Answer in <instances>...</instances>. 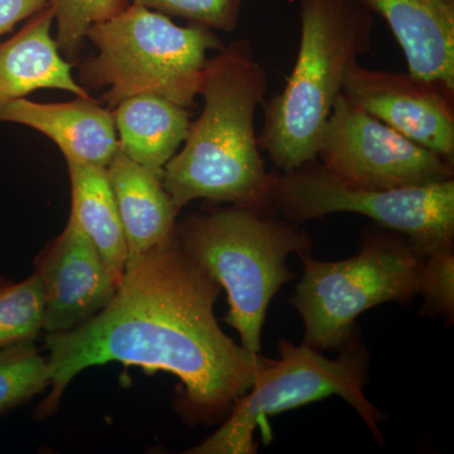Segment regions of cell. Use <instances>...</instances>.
<instances>
[{"mask_svg":"<svg viewBox=\"0 0 454 454\" xmlns=\"http://www.w3.org/2000/svg\"><path fill=\"white\" fill-rule=\"evenodd\" d=\"M55 20L46 7L29 18L11 40L0 44V109L38 89H59L90 98L88 89L74 82L73 64L59 52L51 35Z\"/></svg>","mask_w":454,"mask_h":454,"instance_id":"9a60e30c","label":"cell"},{"mask_svg":"<svg viewBox=\"0 0 454 454\" xmlns=\"http://www.w3.org/2000/svg\"><path fill=\"white\" fill-rule=\"evenodd\" d=\"M0 121L41 131L59 145L66 160L107 167L119 149L113 113L91 97L59 104L17 98L0 109Z\"/></svg>","mask_w":454,"mask_h":454,"instance_id":"4fadbf2b","label":"cell"},{"mask_svg":"<svg viewBox=\"0 0 454 454\" xmlns=\"http://www.w3.org/2000/svg\"><path fill=\"white\" fill-rule=\"evenodd\" d=\"M360 247L339 262L300 255L304 274L291 303L303 319V343L310 348H340L354 339L358 316L420 293L427 253L411 238L373 223Z\"/></svg>","mask_w":454,"mask_h":454,"instance_id":"8992f818","label":"cell"},{"mask_svg":"<svg viewBox=\"0 0 454 454\" xmlns=\"http://www.w3.org/2000/svg\"><path fill=\"white\" fill-rule=\"evenodd\" d=\"M130 0H50L59 52L70 64L79 59L90 27L124 11Z\"/></svg>","mask_w":454,"mask_h":454,"instance_id":"ffe728a7","label":"cell"},{"mask_svg":"<svg viewBox=\"0 0 454 454\" xmlns=\"http://www.w3.org/2000/svg\"><path fill=\"white\" fill-rule=\"evenodd\" d=\"M176 240L229 298L226 322L240 334L241 346L260 354L268 307L292 279L291 254H309L312 239L300 223L276 212L231 207L188 215L176 225Z\"/></svg>","mask_w":454,"mask_h":454,"instance_id":"277c9868","label":"cell"},{"mask_svg":"<svg viewBox=\"0 0 454 454\" xmlns=\"http://www.w3.org/2000/svg\"><path fill=\"white\" fill-rule=\"evenodd\" d=\"M220 288L176 236L128 262L106 309L74 330L44 337L51 390L38 413H55L66 387L83 370L121 363L177 376L191 419L214 423L227 417L271 360L221 330L214 312Z\"/></svg>","mask_w":454,"mask_h":454,"instance_id":"6da1fadb","label":"cell"},{"mask_svg":"<svg viewBox=\"0 0 454 454\" xmlns=\"http://www.w3.org/2000/svg\"><path fill=\"white\" fill-rule=\"evenodd\" d=\"M49 385V365L35 340L0 349V414L28 402Z\"/></svg>","mask_w":454,"mask_h":454,"instance_id":"d6986e66","label":"cell"},{"mask_svg":"<svg viewBox=\"0 0 454 454\" xmlns=\"http://www.w3.org/2000/svg\"><path fill=\"white\" fill-rule=\"evenodd\" d=\"M389 26L408 73L454 97V0H355Z\"/></svg>","mask_w":454,"mask_h":454,"instance_id":"7c38bea8","label":"cell"},{"mask_svg":"<svg viewBox=\"0 0 454 454\" xmlns=\"http://www.w3.org/2000/svg\"><path fill=\"white\" fill-rule=\"evenodd\" d=\"M343 97L413 140L454 163V97L409 73L372 70L355 62Z\"/></svg>","mask_w":454,"mask_h":454,"instance_id":"30bf717a","label":"cell"},{"mask_svg":"<svg viewBox=\"0 0 454 454\" xmlns=\"http://www.w3.org/2000/svg\"><path fill=\"white\" fill-rule=\"evenodd\" d=\"M43 321V286L37 270L22 282L0 279V349L35 340Z\"/></svg>","mask_w":454,"mask_h":454,"instance_id":"ac0fdd59","label":"cell"},{"mask_svg":"<svg viewBox=\"0 0 454 454\" xmlns=\"http://www.w3.org/2000/svg\"><path fill=\"white\" fill-rule=\"evenodd\" d=\"M35 270L43 286L46 334L85 324L106 309L119 288L73 215L64 232L40 256Z\"/></svg>","mask_w":454,"mask_h":454,"instance_id":"8fae6325","label":"cell"},{"mask_svg":"<svg viewBox=\"0 0 454 454\" xmlns=\"http://www.w3.org/2000/svg\"><path fill=\"white\" fill-rule=\"evenodd\" d=\"M128 244V262L175 239L179 210L163 173L134 162L118 149L106 167Z\"/></svg>","mask_w":454,"mask_h":454,"instance_id":"5bb4252c","label":"cell"},{"mask_svg":"<svg viewBox=\"0 0 454 454\" xmlns=\"http://www.w3.org/2000/svg\"><path fill=\"white\" fill-rule=\"evenodd\" d=\"M119 149L134 162L163 173L190 127L187 107L158 95H136L113 107Z\"/></svg>","mask_w":454,"mask_h":454,"instance_id":"2e32d148","label":"cell"},{"mask_svg":"<svg viewBox=\"0 0 454 454\" xmlns=\"http://www.w3.org/2000/svg\"><path fill=\"white\" fill-rule=\"evenodd\" d=\"M317 160L348 186L372 191L428 186L454 179V163L417 145L340 94Z\"/></svg>","mask_w":454,"mask_h":454,"instance_id":"9c48e42d","label":"cell"},{"mask_svg":"<svg viewBox=\"0 0 454 454\" xmlns=\"http://www.w3.org/2000/svg\"><path fill=\"white\" fill-rule=\"evenodd\" d=\"M420 295L424 303L420 315L454 318V247L427 254Z\"/></svg>","mask_w":454,"mask_h":454,"instance_id":"7402d4cb","label":"cell"},{"mask_svg":"<svg viewBox=\"0 0 454 454\" xmlns=\"http://www.w3.org/2000/svg\"><path fill=\"white\" fill-rule=\"evenodd\" d=\"M269 88L252 43L238 40L207 59L200 95L203 110L190 122L184 148L163 168V186L181 210L193 200L274 212L255 112Z\"/></svg>","mask_w":454,"mask_h":454,"instance_id":"7a4b0ae2","label":"cell"},{"mask_svg":"<svg viewBox=\"0 0 454 454\" xmlns=\"http://www.w3.org/2000/svg\"><path fill=\"white\" fill-rule=\"evenodd\" d=\"M301 41L286 86L264 104L259 146L280 172L317 160L348 68L372 50V14L355 0H301Z\"/></svg>","mask_w":454,"mask_h":454,"instance_id":"3957f363","label":"cell"},{"mask_svg":"<svg viewBox=\"0 0 454 454\" xmlns=\"http://www.w3.org/2000/svg\"><path fill=\"white\" fill-rule=\"evenodd\" d=\"M168 17L184 18L190 23L214 31L232 32L239 26L245 0H131Z\"/></svg>","mask_w":454,"mask_h":454,"instance_id":"44dd1931","label":"cell"},{"mask_svg":"<svg viewBox=\"0 0 454 454\" xmlns=\"http://www.w3.org/2000/svg\"><path fill=\"white\" fill-rule=\"evenodd\" d=\"M49 5L50 0H0V35Z\"/></svg>","mask_w":454,"mask_h":454,"instance_id":"603a6c76","label":"cell"},{"mask_svg":"<svg viewBox=\"0 0 454 454\" xmlns=\"http://www.w3.org/2000/svg\"><path fill=\"white\" fill-rule=\"evenodd\" d=\"M88 38L98 53L80 66L79 83L85 89L109 86L103 100L110 110L145 94L192 106L208 51L223 47L214 29L197 23L177 26L166 14L134 2L90 27Z\"/></svg>","mask_w":454,"mask_h":454,"instance_id":"5b68a950","label":"cell"},{"mask_svg":"<svg viewBox=\"0 0 454 454\" xmlns=\"http://www.w3.org/2000/svg\"><path fill=\"white\" fill-rule=\"evenodd\" d=\"M340 349L339 356L330 360L306 343L295 346L280 340L279 360H271L260 370L253 387L235 403L225 423L187 453H256L254 432L262 418L331 395H339L348 403L376 441L382 443L379 426L385 415L364 394L369 382V349L355 337Z\"/></svg>","mask_w":454,"mask_h":454,"instance_id":"52a82bcc","label":"cell"},{"mask_svg":"<svg viewBox=\"0 0 454 454\" xmlns=\"http://www.w3.org/2000/svg\"><path fill=\"white\" fill-rule=\"evenodd\" d=\"M270 200L278 216L292 223L348 212L408 236L427 254L453 247L454 179L402 190H364L342 184L315 160L271 173Z\"/></svg>","mask_w":454,"mask_h":454,"instance_id":"ba28073f","label":"cell"},{"mask_svg":"<svg viewBox=\"0 0 454 454\" xmlns=\"http://www.w3.org/2000/svg\"><path fill=\"white\" fill-rule=\"evenodd\" d=\"M71 215L100 253L118 286L127 270L128 244L106 167L67 160Z\"/></svg>","mask_w":454,"mask_h":454,"instance_id":"e0dca14e","label":"cell"}]
</instances>
